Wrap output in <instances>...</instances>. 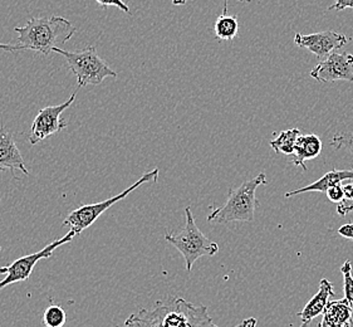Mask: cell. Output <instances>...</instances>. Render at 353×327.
<instances>
[{"label": "cell", "instance_id": "obj_1", "mask_svg": "<svg viewBox=\"0 0 353 327\" xmlns=\"http://www.w3.org/2000/svg\"><path fill=\"white\" fill-rule=\"evenodd\" d=\"M125 327H218L208 307L181 297L159 301L154 308H141L125 321Z\"/></svg>", "mask_w": 353, "mask_h": 327}, {"label": "cell", "instance_id": "obj_2", "mask_svg": "<svg viewBox=\"0 0 353 327\" xmlns=\"http://www.w3.org/2000/svg\"><path fill=\"white\" fill-rule=\"evenodd\" d=\"M18 41L26 50H34L48 56L61 48L76 33V27L63 17H30L23 27H15Z\"/></svg>", "mask_w": 353, "mask_h": 327}, {"label": "cell", "instance_id": "obj_3", "mask_svg": "<svg viewBox=\"0 0 353 327\" xmlns=\"http://www.w3.org/2000/svg\"><path fill=\"white\" fill-rule=\"evenodd\" d=\"M268 184L264 172H261L254 179L244 181L241 186L230 188L225 204L214 208L212 213L208 217V221L215 224H228L232 221H253L255 208L259 206L255 192L261 185Z\"/></svg>", "mask_w": 353, "mask_h": 327}, {"label": "cell", "instance_id": "obj_4", "mask_svg": "<svg viewBox=\"0 0 353 327\" xmlns=\"http://www.w3.org/2000/svg\"><path fill=\"white\" fill-rule=\"evenodd\" d=\"M186 223L179 233H168L165 239L171 243L183 255L186 264V270L190 272L192 266L201 257H212L219 252L218 243L212 242L205 237L196 226L190 206L185 209Z\"/></svg>", "mask_w": 353, "mask_h": 327}, {"label": "cell", "instance_id": "obj_5", "mask_svg": "<svg viewBox=\"0 0 353 327\" xmlns=\"http://www.w3.org/2000/svg\"><path fill=\"white\" fill-rule=\"evenodd\" d=\"M53 52L65 58L72 73L77 77L79 88L88 85H101L107 77H117V73L99 57L94 46L78 52H70L62 48H56Z\"/></svg>", "mask_w": 353, "mask_h": 327}, {"label": "cell", "instance_id": "obj_6", "mask_svg": "<svg viewBox=\"0 0 353 327\" xmlns=\"http://www.w3.org/2000/svg\"><path fill=\"white\" fill-rule=\"evenodd\" d=\"M159 174H160V170L154 169V170L143 174L141 179H139L134 184L131 185L126 190L114 195L112 198L105 200V201L90 204V206H79L77 209L72 210L71 213L68 214V217L64 219V227L70 228L72 232L76 233V235H81L85 229L91 227L93 223L106 212L107 209H110L111 206H114L121 200L125 199L126 197H128L130 192H134V189H137L139 186L146 184V183H151V181L156 183L159 179Z\"/></svg>", "mask_w": 353, "mask_h": 327}, {"label": "cell", "instance_id": "obj_7", "mask_svg": "<svg viewBox=\"0 0 353 327\" xmlns=\"http://www.w3.org/2000/svg\"><path fill=\"white\" fill-rule=\"evenodd\" d=\"M76 235L74 232L70 230L67 235L57 239L53 243H50L48 246H46L42 250L33 253V255H28V256L21 257L18 259H15L13 264H8L6 267L0 268V273L4 275L7 273V277L3 278L0 281V290H3L4 287L13 285L17 282H23L27 281L29 277L32 276V272L34 270L36 264L41 261V259H47L53 256L54 250L59 247H62L64 244L71 242L73 237Z\"/></svg>", "mask_w": 353, "mask_h": 327}, {"label": "cell", "instance_id": "obj_8", "mask_svg": "<svg viewBox=\"0 0 353 327\" xmlns=\"http://www.w3.org/2000/svg\"><path fill=\"white\" fill-rule=\"evenodd\" d=\"M76 96L77 92L73 93L71 97L62 105L43 107L37 115L30 128V135H29L30 145L41 143L50 136L61 132L68 126V123L62 119V114L74 102Z\"/></svg>", "mask_w": 353, "mask_h": 327}, {"label": "cell", "instance_id": "obj_9", "mask_svg": "<svg viewBox=\"0 0 353 327\" xmlns=\"http://www.w3.org/2000/svg\"><path fill=\"white\" fill-rule=\"evenodd\" d=\"M311 77L321 83H333L336 81L353 82L352 54L334 52L312 70Z\"/></svg>", "mask_w": 353, "mask_h": 327}, {"label": "cell", "instance_id": "obj_10", "mask_svg": "<svg viewBox=\"0 0 353 327\" xmlns=\"http://www.w3.org/2000/svg\"><path fill=\"white\" fill-rule=\"evenodd\" d=\"M351 39L345 34H341L333 30L318 32L308 36H303L297 33L294 37V43L297 47L307 48L316 54L319 59H325L330 57L334 50H341L346 46Z\"/></svg>", "mask_w": 353, "mask_h": 327}, {"label": "cell", "instance_id": "obj_11", "mask_svg": "<svg viewBox=\"0 0 353 327\" xmlns=\"http://www.w3.org/2000/svg\"><path fill=\"white\" fill-rule=\"evenodd\" d=\"M10 170L13 178L15 170H21L24 175H29L28 169L21 157V151L15 143L14 137L4 125L0 126V171Z\"/></svg>", "mask_w": 353, "mask_h": 327}, {"label": "cell", "instance_id": "obj_12", "mask_svg": "<svg viewBox=\"0 0 353 327\" xmlns=\"http://www.w3.org/2000/svg\"><path fill=\"white\" fill-rule=\"evenodd\" d=\"M319 327H352L353 308L346 299L328 302Z\"/></svg>", "mask_w": 353, "mask_h": 327}, {"label": "cell", "instance_id": "obj_13", "mask_svg": "<svg viewBox=\"0 0 353 327\" xmlns=\"http://www.w3.org/2000/svg\"><path fill=\"white\" fill-rule=\"evenodd\" d=\"M330 297H336V292L333 285L325 278H322L319 282V290L312 297L311 301L304 306L303 311L297 313L298 317L303 322H311L314 317L322 315L328 305Z\"/></svg>", "mask_w": 353, "mask_h": 327}, {"label": "cell", "instance_id": "obj_14", "mask_svg": "<svg viewBox=\"0 0 353 327\" xmlns=\"http://www.w3.org/2000/svg\"><path fill=\"white\" fill-rule=\"evenodd\" d=\"M321 151H322V141L317 135H313V134L301 135L296 143L294 154L292 155L293 157L292 163L305 171L307 170L305 161L319 157Z\"/></svg>", "mask_w": 353, "mask_h": 327}, {"label": "cell", "instance_id": "obj_15", "mask_svg": "<svg viewBox=\"0 0 353 327\" xmlns=\"http://www.w3.org/2000/svg\"><path fill=\"white\" fill-rule=\"evenodd\" d=\"M346 180H352L353 181V169L351 170H331L325 174L321 179H318L317 181L307 185L304 188L293 190V192H285V198H292L299 194L308 192H325L330 188H332L334 185L342 184Z\"/></svg>", "mask_w": 353, "mask_h": 327}, {"label": "cell", "instance_id": "obj_16", "mask_svg": "<svg viewBox=\"0 0 353 327\" xmlns=\"http://www.w3.org/2000/svg\"><path fill=\"white\" fill-rule=\"evenodd\" d=\"M224 1H225V6L223 9V13L218 17V19L214 24V33L216 39L228 42V41H233L234 38L238 36L239 24H238L236 17L228 14V0Z\"/></svg>", "mask_w": 353, "mask_h": 327}, {"label": "cell", "instance_id": "obj_17", "mask_svg": "<svg viewBox=\"0 0 353 327\" xmlns=\"http://www.w3.org/2000/svg\"><path fill=\"white\" fill-rule=\"evenodd\" d=\"M302 135L299 128H290L284 130L278 134H274V139L269 143L270 148L276 151V154H284L287 157H292L294 154V148L298 137Z\"/></svg>", "mask_w": 353, "mask_h": 327}, {"label": "cell", "instance_id": "obj_18", "mask_svg": "<svg viewBox=\"0 0 353 327\" xmlns=\"http://www.w3.org/2000/svg\"><path fill=\"white\" fill-rule=\"evenodd\" d=\"M65 321V311L58 305H50L43 313V322L47 327H63Z\"/></svg>", "mask_w": 353, "mask_h": 327}, {"label": "cell", "instance_id": "obj_19", "mask_svg": "<svg viewBox=\"0 0 353 327\" xmlns=\"http://www.w3.org/2000/svg\"><path fill=\"white\" fill-rule=\"evenodd\" d=\"M341 272L343 275V291H345V299L348 301V304L353 305V276H352V262L346 261L341 267Z\"/></svg>", "mask_w": 353, "mask_h": 327}, {"label": "cell", "instance_id": "obj_20", "mask_svg": "<svg viewBox=\"0 0 353 327\" xmlns=\"http://www.w3.org/2000/svg\"><path fill=\"white\" fill-rule=\"evenodd\" d=\"M331 146L336 150H346L353 157V132H339L337 135L333 136Z\"/></svg>", "mask_w": 353, "mask_h": 327}, {"label": "cell", "instance_id": "obj_21", "mask_svg": "<svg viewBox=\"0 0 353 327\" xmlns=\"http://www.w3.org/2000/svg\"><path fill=\"white\" fill-rule=\"evenodd\" d=\"M325 194H327V198L336 204H339L345 200V192H343L342 184L334 185L332 188H330Z\"/></svg>", "mask_w": 353, "mask_h": 327}, {"label": "cell", "instance_id": "obj_22", "mask_svg": "<svg viewBox=\"0 0 353 327\" xmlns=\"http://www.w3.org/2000/svg\"><path fill=\"white\" fill-rule=\"evenodd\" d=\"M96 1L99 3V7H102L103 9H106L108 7H116L119 8L122 12L131 14V10H130L128 4L125 1H122V0H96Z\"/></svg>", "mask_w": 353, "mask_h": 327}, {"label": "cell", "instance_id": "obj_23", "mask_svg": "<svg viewBox=\"0 0 353 327\" xmlns=\"http://www.w3.org/2000/svg\"><path fill=\"white\" fill-rule=\"evenodd\" d=\"M353 212V200H343L337 204V213L341 217H346L347 214Z\"/></svg>", "mask_w": 353, "mask_h": 327}, {"label": "cell", "instance_id": "obj_24", "mask_svg": "<svg viewBox=\"0 0 353 327\" xmlns=\"http://www.w3.org/2000/svg\"><path fill=\"white\" fill-rule=\"evenodd\" d=\"M347 8L353 9V0H336V4L331 6L327 10H328V12H331V10L341 12V10H343V9H347Z\"/></svg>", "mask_w": 353, "mask_h": 327}, {"label": "cell", "instance_id": "obj_25", "mask_svg": "<svg viewBox=\"0 0 353 327\" xmlns=\"http://www.w3.org/2000/svg\"><path fill=\"white\" fill-rule=\"evenodd\" d=\"M337 233H339L341 237L346 238V239H352L353 241V223H348V224H345V226L339 227V229H337Z\"/></svg>", "mask_w": 353, "mask_h": 327}, {"label": "cell", "instance_id": "obj_26", "mask_svg": "<svg viewBox=\"0 0 353 327\" xmlns=\"http://www.w3.org/2000/svg\"><path fill=\"white\" fill-rule=\"evenodd\" d=\"M0 50L17 52V50H26V48L21 46V44H4V43H0Z\"/></svg>", "mask_w": 353, "mask_h": 327}, {"label": "cell", "instance_id": "obj_27", "mask_svg": "<svg viewBox=\"0 0 353 327\" xmlns=\"http://www.w3.org/2000/svg\"><path fill=\"white\" fill-rule=\"evenodd\" d=\"M342 186H343V192H345V199L353 200V181L347 183V184L342 183Z\"/></svg>", "mask_w": 353, "mask_h": 327}, {"label": "cell", "instance_id": "obj_28", "mask_svg": "<svg viewBox=\"0 0 353 327\" xmlns=\"http://www.w3.org/2000/svg\"><path fill=\"white\" fill-rule=\"evenodd\" d=\"M256 324H258V321H256L255 317H249V319L243 321L238 326L235 327H255L256 326Z\"/></svg>", "mask_w": 353, "mask_h": 327}, {"label": "cell", "instance_id": "obj_29", "mask_svg": "<svg viewBox=\"0 0 353 327\" xmlns=\"http://www.w3.org/2000/svg\"><path fill=\"white\" fill-rule=\"evenodd\" d=\"M190 0H172L174 6H185L186 3H189Z\"/></svg>", "mask_w": 353, "mask_h": 327}, {"label": "cell", "instance_id": "obj_30", "mask_svg": "<svg viewBox=\"0 0 353 327\" xmlns=\"http://www.w3.org/2000/svg\"><path fill=\"white\" fill-rule=\"evenodd\" d=\"M310 324H311V322H303V324H302V326L301 327H308L310 326Z\"/></svg>", "mask_w": 353, "mask_h": 327}]
</instances>
